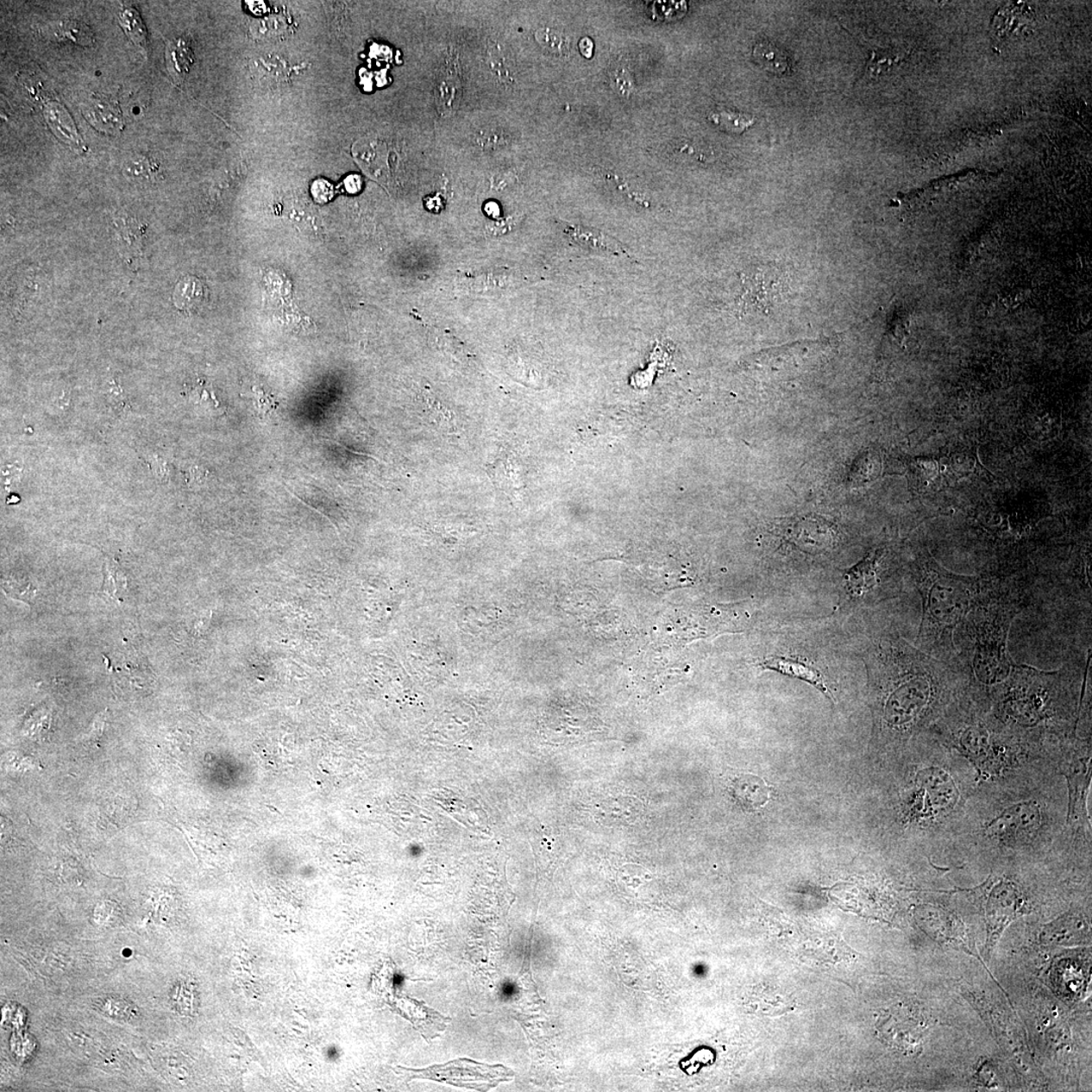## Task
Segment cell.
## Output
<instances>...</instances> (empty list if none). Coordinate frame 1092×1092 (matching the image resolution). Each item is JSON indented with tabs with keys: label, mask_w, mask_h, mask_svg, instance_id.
I'll return each mask as SVG.
<instances>
[{
	"label": "cell",
	"mask_w": 1092,
	"mask_h": 1092,
	"mask_svg": "<svg viewBox=\"0 0 1092 1092\" xmlns=\"http://www.w3.org/2000/svg\"><path fill=\"white\" fill-rule=\"evenodd\" d=\"M869 673L883 695L892 727H919L943 714L968 681L957 663L937 659L902 639L885 638L869 655Z\"/></svg>",
	"instance_id": "6da1fadb"
},
{
	"label": "cell",
	"mask_w": 1092,
	"mask_h": 1092,
	"mask_svg": "<svg viewBox=\"0 0 1092 1092\" xmlns=\"http://www.w3.org/2000/svg\"><path fill=\"white\" fill-rule=\"evenodd\" d=\"M1029 598L1030 590L1002 580L957 631L959 666L968 681L967 692L977 700L988 698L1011 675L1015 663L1008 653V634Z\"/></svg>",
	"instance_id": "7a4b0ae2"
},
{
	"label": "cell",
	"mask_w": 1092,
	"mask_h": 1092,
	"mask_svg": "<svg viewBox=\"0 0 1092 1092\" xmlns=\"http://www.w3.org/2000/svg\"><path fill=\"white\" fill-rule=\"evenodd\" d=\"M919 567L917 586L923 601L919 650L938 660L959 665L956 632L967 615L1002 579L951 574L930 557H925Z\"/></svg>",
	"instance_id": "3957f363"
},
{
	"label": "cell",
	"mask_w": 1092,
	"mask_h": 1092,
	"mask_svg": "<svg viewBox=\"0 0 1092 1092\" xmlns=\"http://www.w3.org/2000/svg\"><path fill=\"white\" fill-rule=\"evenodd\" d=\"M400 1068L409 1074L411 1079H430L477 1091H488L514 1076L512 1070L503 1065L492 1066L468 1059H459L420 1070Z\"/></svg>",
	"instance_id": "277c9868"
},
{
	"label": "cell",
	"mask_w": 1092,
	"mask_h": 1092,
	"mask_svg": "<svg viewBox=\"0 0 1092 1092\" xmlns=\"http://www.w3.org/2000/svg\"><path fill=\"white\" fill-rule=\"evenodd\" d=\"M953 719L950 736L957 749L974 763L982 776L994 772L997 744L989 726L973 715L961 719L955 716Z\"/></svg>",
	"instance_id": "5b68a950"
},
{
	"label": "cell",
	"mask_w": 1092,
	"mask_h": 1092,
	"mask_svg": "<svg viewBox=\"0 0 1092 1092\" xmlns=\"http://www.w3.org/2000/svg\"><path fill=\"white\" fill-rule=\"evenodd\" d=\"M927 1021L909 1007H894L885 1012L878 1021L880 1034L890 1046L901 1052H917L920 1048Z\"/></svg>",
	"instance_id": "8992f818"
},
{
	"label": "cell",
	"mask_w": 1092,
	"mask_h": 1092,
	"mask_svg": "<svg viewBox=\"0 0 1092 1092\" xmlns=\"http://www.w3.org/2000/svg\"><path fill=\"white\" fill-rule=\"evenodd\" d=\"M1024 904V895L1017 885L1002 882L992 889L986 910L990 948L995 946L1003 930L1018 917Z\"/></svg>",
	"instance_id": "52a82bcc"
},
{
	"label": "cell",
	"mask_w": 1092,
	"mask_h": 1092,
	"mask_svg": "<svg viewBox=\"0 0 1092 1092\" xmlns=\"http://www.w3.org/2000/svg\"><path fill=\"white\" fill-rule=\"evenodd\" d=\"M1041 824V812L1036 802H1021L1003 810L988 825L992 835L1005 839L1030 836Z\"/></svg>",
	"instance_id": "ba28073f"
},
{
	"label": "cell",
	"mask_w": 1092,
	"mask_h": 1092,
	"mask_svg": "<svg viewBox=\"0 0 1092 1092\" xmlns=\"http://www.w3.org/2000/svg\"><path fill=\"white\" fill-rule=\"evenodd\" d=\"M920 782L923 787L917 802L921 804L915 807L919 814H936L953 806L957 800L956 788L946 773L938 769L926 770L921 774Z\"/></svg>",
	"instance_id": "9c48e42d"
},
{
	"label": "cell",
	"mask_w": 1092,
	"mask_h": 1092,
	"mask_svg": "<svg viewBox=\"0 0 1092 1092\" xmlns=\"http://www.w3.org/2000/svg\"><path fill=\"white\" fill-rule=\"evenodd\" d=\"M1041 941L1047 946H1079L1090 941V927L1082 915L1068 913L1045 927Z\"/></svg>",
	"instance_id": "30bf717a"
},
{
	"label": "cell",
	"mask_w": 1092,
	"mask_h": 1092,
	"mask_svg": "<svg viewBox=\"0 0 1092 1092\" xmlns=\"http://www.w3.org/2000/svg\"><path fill=\"white\" fill-rule=\"evenodd\" d=\"M1079 756L1074 755L1076 757L1070 765L1065 768L1064 776L1068 781L1070 787V813L1068 819H1076L1082 818L1085 813V800L1086 792H1088L1090 776L1091 764L1090 755Z\"/></svg>",
	"instance_id": "8fae6325"
},
{
	"label": "cell",
	"mask_w": 1092,
	"mask_h": 1092,
	"mask_svg": "<svg viewBox=\"0 0 1092 1092\" xmlns=\"http://www.w3.org/2000/svg\"><path fill=\"white\" fill-rule=\"evenodd\" d=\"M563 231L572 239L575 245L580 246L581 248L586 251L592 252V254L624 255L631 258L630 252H628L624 244L610 236V235L601 230H597L595 228L563 223Z\"/></svg>",
	"instance_id": "7c38bea8"
},
{
	"label": "cell",
	"mask_w": 1092,
	"mask_h": 1092,
	"mask_svg": "<svg viewBox=\"0 0 1092 1092\" xmlns=\"http://www.w3.org/2000/svg\"><path fill=\"white\" fill-rule=\"evenodd\" d=\"M882 555V549H874L845 573V589L850 598L864 597L878 588L879 562Z\"/></svg>",
	"instance_id": "4fadbf2b"
},
{
	"label": "cell",
	"mask_w": 1092,
	"mask_h": 1092,
	"mask_svg": "<svg viewBox=\"0 0 1092 1092\" xmlns=\"http://www.w3.org/2000/svg\"><path fill=\"white\" fill-rule=\"evenodd\" d=\"M761 667L767 668V670L782 674L784 676L804 681V682L814 686L816 689L824 693L832 702H835L832 693L829 687L826 686L823 675L813 666L808 665V663L798 662L797 660L790 659V657L772 656L763 661Z\"/></svg>",
	"instance_id": "5bb4252c"
},
{
	"label": "cell",
	"mask_w": 1092,
	"mask_h": 1092,
	"mask_svg": "<svg viewBox=\"0 0 1092 1092\" xmlns=\"http://www.w3.org/2000/svg\"><path fill=\"white\" fill-rule=\"evenodd\" d=\"M457 67L459 66H457L456 61L452 59V62L449 61L445 69L440 72L436 80V107L439 113L443 116L454 113L457 104L460 103L461 81Z\"/></svg>",
	"instance_id": "9a60e30c"
},
{
	"label": "cell",
	"mask_w": 1092,
	"mask_h": 1092,
	"mask_svg": "<svg viewBox=\"0 0 1092 1092\" xmlns=\"http://www.w3.org/2000/svg\"><path fill=\"white\" fill-rule=\"evenodd\" d=\"M941 461L945 480H960L972 477L982 478L990 474L979 462L976 454L972 451H956L939 460Z\"/></svg>",
	"instance_id": "2e32d148"
},
{
	"label": "cell",
	"mask_w": 1092,
	"mask_h": 1092,
	"mask_svg": "<svg viewBox=\"0 0 1092 1092\" xmlns=\"http://www.w3.org/2000/svg\"><path fill=\"white\" fill-rule=\"evenodd\" d=\"M731 794L742 806L756 809L769 800V788L764 781L750 775H742L732 781Z\"/></svg>",
	"instance_id": "e0dca14e"
},
{
	"label": "cell",
	"mask_w": 1092,
	"mask_h": 1092,
	"mask_svg": "<svg viewBox=\"0 0 1092 1092\" xmlns=\"http://www.w3.org/2000/svg\"><path fill=\"white\" fill-rule=\"evenodd\" d=\"M909 483L915 490L936 489L943 484L941 461L936 459H914L908 462Z\"/></svg>",
	"instance_id": "ac0fdd59"
},
{
	"label": "cell",
	"mask_w": 1092,
	"mask_h": 1092,
	"mask_svg": "<svg viewBox=\"0 0 1092 1092\" xmlns=\"http://www.w3.org/2000/svg\"><path fill=\"white\" fill-rule=\"evenodd\" d=\"M930 913L932 919L927 920L929 921L927 927L932 930L933 938L937 941L949 944L954 948L967 950V952L970 951L967 948L965 932H961L962 926L956 924L949 914H945L941 910L932 908Z\"/></svg>",
	"instance_id": "d6986e66"
},
{
	"label": "cell",
	"mask_w": 1092,
	"mask_h": 1092,
	"mask_svg": "<svg viewBox=\"0 0 1092 1092\" xmlns=\"http://www.w3.org/2000/svg\"><path fill=\"white\" fill-rule=\"evenodd\" d=\"M754 1009L756 1013L765 1017H774V1015L788 1013L794 1009V1001L780 988H773V986H763L761 989L756 992L754 996Z\"/></svg>",
	"instance_id": "ffe728a7"
},
{
	"label": "cell",
	"mask_w": 1092,
	"mask_h": 1092,
	"mask_svg": "<svg viewBox=\"0 0 1092 1092\" xmlns=\"http://www.w3.org/2000/svg\"><path fill=\"white\" fill-rule=\"evenodd\" d=\"M195 54L185 39L173 40L166 50V66L173 79L181 84L190 73Z\"/></svg>",
	"instance_id": "44dd1931"
},
{
	"label": "cell",
	"mask_w": 1092,
	"mask_h": 1092,
	"mask_svg": "<svg viewBox=\"0 0 1092 1092\" xmlns=\"http://www.w3.org/2000/svg\"><path fill=\"white\" fill-rule=\"evenodd\" d=\"M756 63L766 72L776 75H783L790 72V61L787 53L781 47L771 42L757 43L753 51Z\"/></svg>",
	"instance_id": "7402d4cb"
},
{
	"label": "cell",
	"mask_w": 1092,
	"mask_h": 1092,
	"mask_svg": "<svg viewBox=\"0 0 1092 1092\" xmlns=\"http://www.w3.org/2000/svg\"><path fill=\"white\" fill-rule=\"evenodd\" d=\"M709 121L712 122L721 131L738 135L743 134L753 126L756 122V117L748 114L739 113V111L721 109L710 114Z\"/></svg>",
	"instance_id": "603a6c76"
},
{
	"label": "cell",
	"mask_w": 1092,
	"mask_h": 1092,
	"mask_svg": "<svg viewBox=\"0 0 1092 1092\" xmlns=\"http://www.w3.org/2000/svg\"><path fill=\"white\" fill-rule=\"evenodd\" d=\"M489 473L494 484L501 490L518 489V466L510 455L499 456L489 468Z\"/></svg>",
	"instance_id": "cb8c5ba5"
},
{
	"label": "cell",
	"mask_w": 1092,
	"mask_h": 1092,
	"mask_svg": "<svg viewBox=\"0 0 1092 1092\" xmlns=\"http://www.w3.org/2000/svg\"><path fill=\"white\" fill-rule=\"evenodd\" d=\"M120 22L133 43L145 49L148 45V33L138 11L133 8H125L121 11Z\"/></svg>",
	"instance_id": "d4e9b609"
},
{
	"label": "cell",
	"mask_w": 1092,
	"mask_h": 1092,
	"mask_svg": "<svg viewBox=\"0 0 1092 1092\" xmlns=\"http://www.w3.org/2000/svg\"><path fill=\"white\" fill-rule=\"evenodd\" d=\"M880 472H882V461L879 456L872 452H867L855 462L850 479H853L854 483L857 484L869 483L876 480Z\"/></svg>",
	"instance_id": "484cf974"
},
{
	"label": "cell",
	"mask_w": 1092,
	"mask_h": 1092,
	"mask_svg": "<svg viewBox=\"0 0 1092 1092\" xmlns=\"http://www.w3.org/2000/svg\"><path fill=\"white\" fill-rule=\"evenodd\" d=\"M203 298V286L198 279H186L176 287L173 301L176 306L184 310H191L198 306Z\"/></svg>",
	"instance_id": "4316f807"
},
{
	"label": "cell",
	"mask_w": 1092,
	"mask_h": 1092,
	"mask_svg": "<svg viewBox=\"0 0 1092 1092\" xmlns=\"http://www.w3.org/2000/svg\"><path fill=\"white\" fill-rule=\"evenodd\" d=\"M255 38L261 40H280L289 33V23L281 16H269L257 21L251 27Z\"/></svg>",
	"instance_id": "83f0119b"
},
{
	"label": "cell",
	"mask_w": 1092,
	"mask_h": 1092,
	"mask_svg": "<svg viewBox=\"0 0 1092 1092\" xmlns=\"http://www.w3.org/2000/svg\"><path fill=\"white\" fill-rule=\"evenodd\" d=\"M537 43L551 54L566 55L569 50V42L566 36L554 28H542L536 33Z\"/></svg>",
	"instance_id": "f1b7e54d"
},
{
	"label": "cell",
	"mask_w": 1092,
	"mask_h": 1092,
	"mask_svg": "<svg viewBox=\"0 0 1092 1092\" xmlns=\"http://www.w3.org/2000/svg\"><path fill=\"white\" fill-rule=\"evenodd\" d=\"M254 72L255 75H260L263 80L266 78L268 82H284L287 78V68L285 62H281L279 59L267 58L260 59L254 62Z\"/></svg>",
	"instance_id": "f546056e"
},
{
	"label": "cell",
	"mask_w": 1092,
	"mask_h": 1092,
	"mask_svg": "<svg viewBox=\"0 0 1092 1092\" xmlns=\"http://www.w3.org/2000/svg\"><path fill=\"white\" fill-rule=\"evenodd\" d=\"M901 60V54L896 51H875L869 59L866 67V75L869 78H875L879 74L888 72L894 64Z\"/></svg>",
	"instance_id": "4dcf8cb0"
},
{
	"label": "cell",
	"mask_w": 1092,
	"mask_h": 1092,
	"mask_svg": "<svg viewBox=\"0 0 1092 1092\" xmlns=\"http://www.w3.org/2000/svg\"><path fill=\"white\" fill-rule=\"evenodd\" d=\"M57 36L62 39L73 41L79 45H91L93 43V34L91 28L79 22H66L58 28Z\"/></svg>",
	"instance_id": "1f68e13d"
},
{
	"label": "cell",
	"mask_w": 1092,
	"mask_h": 1092,
	"mask_svg": "<svg viewBox=\"0 0 1092 1092\" xmlns=\"http://www.w3.org/2000/svg\"><path fill=\"white\" fill-rule=\"evenodd\" d=\"M143 227L135 220L122 222L119 230V239L125 249L133 252L139 250L142 245Z\"/></svg>",
	"instance_id": "d6a6232c"
},
{
	"label": "cell",
	"mask_w": 1092,
	"mask_h": 1092,
	"mask_svg": "<svg viewBox=\"0 0 1092 1092\" xmlns=\"http://www.w3.org/2000/svg\"><path fill=\"white\" fill-rule=\"evenodd\" d=\"M687 9L688 5L685 2H656L653 5L655 17L666 22L681 19Z\"/></svg>",
	"instance_id": "836d02e7"
},
{
	"label": "cell",
	"mask_w": 1092,
	"mask_h": 1092,
	"mask_svg": "<svg viewBox=\"0 0 1092 1092\" xmlns=\"http://www.w3.org/2000/svg\"><path fill=\"white\" fill-rule=\"evenodd\" d=\"M489 60L493 75L502 84L509 85L512 81V76H511L507 64L505 62L502 50L499 48L497 44L490 46Z\"/></svg>",
	"instance_id": "e575fe53"
},
{
	"label": "cell",
	"mask_w": 1092,
	"mask_h": 1092,
	"mask_svg": "<svg viewBox=\"0 0 1092 1092\" xmlns=\"http://www.w3.org/2000/svg\"><path fill=\"white\" fill-rule=\"evenodd\" d=\"M158 164L147 157H139L128 164L126 172L134 178H152L158 173Z\"/></svg>",
	"instance_id": "d590c367"
},
{
	"label": "cell",
	"mask_w": 1092,
	"mask_h": 1092,
	"mask_svg": "<svg viewBox=\"0 0 1092 1092\" xmlns=\"http://www.w3.org/2000/svg\"><path fill=\"white\" fill-rule=\"evenodd\" d=\"M519 218L518 216H511L508 218L500 219L495 222H490L486 226V233L493 237L502 236V235L512 230L514 226L518 224Z\"/></svg>",
	"instance_id": "8d00e7d4"
},
{
	"label": "cell",
	"mask_w": 1092,
	"mask_h": 1092,
	"mask_svg": "<svg viewBox=\"0 0 1092 1092\" xmlns=\"http://www.w3.org/2000/svg\"><path fill=\"white\" fill-rule=\"evenodd\" d=\"M147 461H148L152 473H154L158 481H161V483L167 481L168 467L166 461H164L160 456H150Z\"/></svg>",
	"instance_id": "74e56055"
},
{
	"label": "cell",
	"mask_w": 1092,
	"mask_h": 1092,
	"mask_svg": "<svg viewBox=\"0 0 1092 1092\" xmlns=\"http://www.w3.org/2000/svg\"><path fill=\"white\" fill-rule=\"evenodd\" d=\"M505 141L506 140L503 137L502 132L497 131L481 132L478 138L479 144L484 148L486 147H489V148L493 147L494 148V147L502 146Z\"/></svg>",
	"instance_id": "f35d334b"
},
{
	"label": "cell",
	"mask_w": 1092,
	"mask_h": 1092,
	"mask_svg": "<svg viewBox=\"0 0 1092 1092\" xmlns=\"http://www.w3.org/2000/svg\"><path fill=\"white\" fill-rule=\"evenodd\" d=\"M22 471V467L16 466V465L3 467V477L5 488L8 489L9 486H13L16 483V481L20 480Z\"/></svg>",
	"instance_id": "ab89813d"
},
{
	"label": "cell",
	"mask_w": 1092,
	"mask_h": 1092,
	"mask_svg": "<svg viewBox=\"0 0 1092 1092\" xmlns=\"http://www.w3.org/2000/svg\"><path fill=\"white\" fill-rule=\"evenodd\" d=\"M579 47H580L581 53H582V55H584L586 58L592 57L593 49H594V45H593L591 39L584 38L581 40Z\"/></svg>",
	"instance_id": "60d3db41"
}]
</instances>
